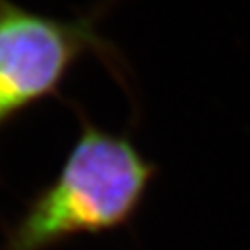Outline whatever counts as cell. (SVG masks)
Masks as SVG:
<instances>
[{
  "instance_id": "obj_1",
  "label": "cell",
  "mask_w": 250,
  "mask_h": 250,
  "mask_svg": "<svg viewBox=\"0 0 250 250\" xmlns=\"http://www.w3.org/2000/svg\"><path fill=\"white\" fill-rule=\"evenodd\" d=\"M156 167L125 134L82 117V132L58 178L37 195L2 250H46L82 233L109 232L141 206Z\"/></svg>"
},
{
  "instance_id": "obj_2",
  "label": "cell",
  "mask_w": 250,
  "mask_h": 250,
  "mask_svg": "<svg viewBox=\"0 0 250 250\" xmlns=\"http://www.w3.org/2000/svg\"><path fill=\"white\" fill-rule=\"evenodd\" d=\"M117 0H102L71 19L0 0V128L46 99L87 58H97L132 93V69L123 50L100 32Z\"/></svg>"
}]
</instances>
